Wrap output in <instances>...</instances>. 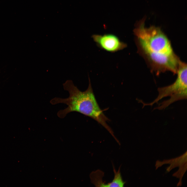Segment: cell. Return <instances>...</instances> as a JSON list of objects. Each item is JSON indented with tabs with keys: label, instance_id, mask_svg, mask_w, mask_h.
I'll use <instances>...</instances> for the list:
<instances>
[{
	"label": "cell",
	"instance_id": "cell-2",
	"mask_svg": "<svg viewBox=\"0 0 187 187\" xmlns=\"http://www.w3.org/2000/svg\"><path fill=\"white\" fill-rule=\"evenodd\" d=\"M133 32L137 43L148 54L157 57L175 54L170 41L160 28L154 26L146 28L143 20Z\"/></svg>",
	"mask_w": 187,
	"mask_h": 187
},
{
	"label": "cell",
	"instance_id": "cell-6",
	"mask_svg": "<svg viewBox=\"0 0 187 187\" xmlns=\"http://www.w3.org/2000/svg\"><path fill=\"white\" fill-rule=\"evenodd\" d=\"M114 177L112 181L110 182L107 183V187H123L125 182L123 180L120 172V167L116 171L113 165Z\"/></svg>",
	"mask_w": 187,
	"mask_h": 187
},
{
	"label": "cell",
	"instance_id": "cell-4",
	"mask_svg": "<svg viewBox=\"0 0 187 187\" xmlns=\"http://www.w3.org/2000/svg\"><path fill=\"white\" fill-rule=\"evenodd\" d=\"M92 37L98 47L110 52H115L127 46L126 43L121 41L117 36L112 34H95Z\"/></svg>",
	"mask_w": 187,
	"mask_h": 187
},
{
	"label": "cell",
	"instance_id": "cell-5",
	"mask_svg": "<svg viewBox=\"0 0 187 187\" xmlns=\"http://www.w3.org/2000/svg\"><path fill=\"white\" fill-rule=\"evenodd\" d=\"M104 175V172L100 170L93 171L90 175L91 183L95 186L107 187V184L104 182L102 180Z\"/></svg>",
	"mask_w": 187,
	"mask_h": 187
},
{
	"label": "cell",
	"instance_id": "cell-3",
	"mask_svg": "<svg viewBox=\"0 0 187 187\" xmlns=\"http://www.w3.org/2000/svg\"><path fill=\"white\" fill-rule=\"evenodd\" d=\"M187 69L186 64L181 61L177 73V77L175 82L170 85L158 88V96L152 102L146 104L140 101L143 104V106H152L164 97H170L169 99L160 103L154 109L161 110L176 101L186 99Z\"/></svg>",
	"mask_w": 187,
	"mask_h": 187
},
{
	"label": "cell",
	"instance_id": "cell-1",
	"mask_svg": "<svg viewBox=\"0 0 187 187\" xmlns=\"http://www.w3.org/2000/svg\"><path fill=\"white\" fill-rule=\"evenodd\" d=\"M89 82L88 88L83 92L74 85L72 81H67L63 84V86L64 90L69 92V97L65 98L55 97L51 100L50 102L52 105L62 103L67 105L66 108L59 110L57 112V115L59 118H63L72 112H78L97 121L116 139V138L112 130L107 123L108 119L104 114L97 103L89 77Z\"/></svg>",
	"mask_w": 187,
	"mask_h": 187
}]
</instances>
